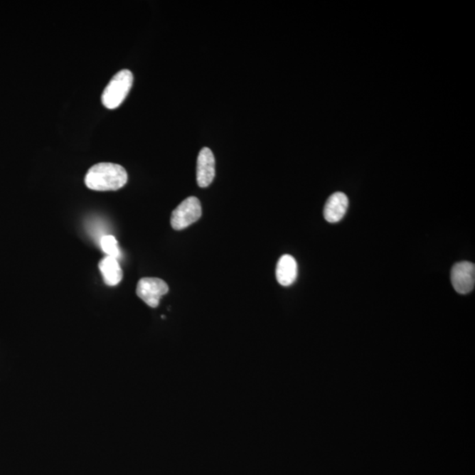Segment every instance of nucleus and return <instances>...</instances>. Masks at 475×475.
I'll list each match as a JSON object with an SVG mask.
<instances>
[{"label": "nucleus", "mask_w": 475, "mask_h": 475, "mask_svg": "<svg viewBox=\"0 0 475 475\" xmlns=\"http://www.w3.org/2000/svg\"><path fill=\"white\" fill-rule=\"evenodd\" d=\"M128 174L122 166L114 163H99L87 171L85 183L95 191H114L127 183Z\"/></svg>", "instance_id": "nucleus-1"}, {"label": "nucleus", "mask_w": 475, "mask_h": 475, "mask_svg": "<svg viewBox=\"0 0 475 475\" xmlns=\"http://www.w3.org/2000/svg\"><path fill=\"white\" fill-rule=\"evenodd\" d=\"M133 74L131 70H122L110 81L102 96L104 107L109 110L117 109L124 102L131 91Z\"/></svg>", "instance_id": "nucleus-2"}, {"label": "nucleus", "mask_w": 475, "mask_h": 475, "mask_svg": "<svg viewBox=\"0 0 475 475\" xmlns=\"http://www.w3.org/2000/svg\"><path fill=\"white\" fill-rule=\"evenodd\" d=\"M201 217V203L196 196H189L173 210L171 225L176 231H181L194 224Z\"/></svg>", "instance_id": "nucleus-3"}, {"label": "nucleus", "mask_w": 475, "mask_h": 475, "mask_svg": "<svg viewBox=\"0 0 475 475\" xmlns=\"http://www.w3.org/2000/svg\"><path fill=\"white\" fill-rule=\"evenodd\" d=\"M169 291L168 284L161 278L156 277L142 278L137 287V295L151 308L157 307L162 297Z\"/></svg>", "instance_id": "nucleus-4"}, {"label": "nucleus", "mask_w": 475, "mask_h": 475, "mask_svg": "<svg viewBox=\"0 0 475 475\" xmlns=\"http://www.w3.org/2000/svg\"><path fill=\"white\" fill-rule=\"evenodd\" d=\"M452 284L459 294L473 291L475 284V266L470 262L456 263L451 272Z\"/></svg>", "instance_id": "nucleus-5"}, {"label": "nucleus", "mask_w": 475, "mask_h": 475, "mask_svg": "<svg viewBox=\"0 0 475 475\" xmlns=\"http://www.w3.org/2000/svg\"><path fill=\"white\" fill-rule=\"evenodd\" d=\"M215 174V158L209 148L204 147L200 151L198 163H196V181L199 187L206 188L210 186L214 180Z\"/></svg>", "instance_id": "nucleus-6"}, {"label": "nucleus", "mask_w": 475, "mask_h": 475, "mask_svg": "<svg viewBox=\"0 0 475 475\" xmlns=\"http://www.w3.org/2000/svg\"><path fill=\"white\" fill-rule=\"evenodd\" d=\"M348 207V196L343 192L333 193L329 196L323 210L325 220L329 223H338L346 214Z\"/></svg>", "instance_id": "nucleus-7"}, {"label": "nucleus", "mask_w": 475, "mask_h": 475, "mask_svg": "<svg viewBox=\"0 0 475 475\" xmlns=\"http://www.w3.org/2000/svg\"><path fill=\"white\" fill-rule=\"evenodd\" d=\"M276 277L278 283L283 287H289L298 277V265L293 256L284 255L278 260Z\"/></svg>", "instance_id": "nucleus-8"}, {"label": "nucleus", "mask_w": 475, "mask_h": 475, "mask_svg": "<svg viewBox=\"0 0 475 475\" xmlns=\"http://www.w3.org/2000/svg\"><path fill=\"white\" fill-rule=\"evenodd\" d=\"M99 269L103 277L104 283L109 287H116L122 279V270L118 260L105 256L99 262Z\"/></svg>", "instance_id": "nucleus-9"}, {"label": "nucleus", "mask_w": 475, "mask_h": 475, "mask_svg": "<svg viewBox=\"0 0 475 475\" xmlns=\"http://www.w3.org/2000/svg\"><path fill=\"white\" fill-rule=\"evenodd\" d=\"M101 247L107 256L116 259L120 257V248H119L116 238L113 235L103 236L101 239Z\"/></svg>", "instance_id": "nucleus-10"}]
</instances>
